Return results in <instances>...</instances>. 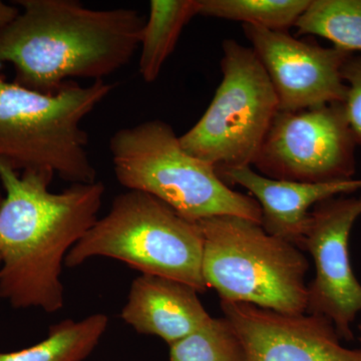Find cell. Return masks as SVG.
Masks as SVG:
<instances>
[{"mask_svg":"<svg viewBox=\"0 0 361 361\" xmlns=\"http://www.w3.org/2000/svg\"><path fill=\"white\" fill-rule=\"evenodd\" d=\"M54 175L18 172L0 161V298L16 310L58 312L65 305L66 255L99 219L101 180L49 190Z\"/></svg>","mask_w":361,"mask_h":361,"instance_id":"obj_1","label":"cell"},{"mask_svg":"<svg viewBox=\"0 0 361 361\" xmlns=\"http://www.w3.org/2000/svg\"><path fill=\"white\" fill-rule=\"evenodd\" d=\"M23 11L0 27V63L14 84L54 94L75 78L104 80L139 51L145 20L132 8L92 9L75 0H16Z\"/></svg>","mask_w":361,"mask_h":361,"instance_id":"obj_2","label":"cell"},{"mask_svg":"<svg viewBox=\"0 0 361 361\" xmlns=\"http://www.w3.org/2000/svg\"><path fill=\"white\" fill-rule=\"evenodd\" d=\"M113 90L104 80H75L42 94L0 75V161L18 172H51L71 184L96 182L82 123Z\"/></svg>","mask_w":361,"mask_h":361,"instance_id":"obj_3","label":"cell"},{"mask_svg":"<svg viewBox=\"0 0 361 361\" xmlns=\"http://www.w3.org/2000/svg\"><path fill=\"white\" fill-rule=\"evenodd\" d=\"M110 152L122 186L155 197L185 219L237 216L261 224L258 202L228 186L215 166L188 153L168 123L147 121L118 130Z\"/></svg>","mask_w":361,"mask_h":361,"instance_id":"obj_4","label":"cell"},{"mask_svg":"<svg viewBox=\"0 0 361 361\" xmlns=\"http://www.w3.org/2000/svg\"><path fill=\"white\" fill-rule=\"evenodd\" d=\"M198 224L204 239L202 273L221 301L286 314L307 312L310 263L301 249L237 216Z\"/></svg>","mask_w":361,"mask_h":361,"instance_id":"obj_5","label":"cell"},{"mask_svg":"<svg viewBox=\"0 0 361 361\" xmlns=\"http://www.w3.org/2000/svg\"><path fill=\"white\" fill-rule=\"evenodd\" d=\"M203 233L171 207L139 191L116 196L66 255L65 265L78 267L90 259H116L140 271L208 289L202 273Z\"/></svg>","mask_w":361,"mask_h":361,"instance_id":"obj_6","label":"cell"},{"mask_svg":"<svg viewBox=\"0 0 361 361\" xmlns=\"http://www.w3.org/2000/svg\"><path fill=\"white\" fill-rule=\"evenodd\" d=\"M222 49L219 87L180 142L216 169L251 167L279 111L276 92L253 49L235 39H226Z\"/></svg>","mask_w":361,"mask_h":361,"instance_id":"obj_7","label":"cell"},{"mask_svg":"<svg viewBox=\"0 0 361 361\" xmlns=\"http://www.w3.org/2000/svg\"><path fill=\"white\" fill-rule=\"evenodd\" d=\"M356 146L343 103L279 111L252 165L264 177L286 182L350 180Z\"/></svg>","mask_w":361,"mask_h":361,"instance_id":"obj_8","label":"cell"},{"mask_svg":"<svg viewBox=\"0 0 361 361\" xmlns=\"http://www.w3.org/2000/svg\"><path fill=\"white\" fill-rule=\"evenodd\" d=\"M361 216V195L334 197L313 207L299 249L313 258L316 274L308 284L307 312L329 319L339 337L355 338L353 323L361 312V284L349 258V236Z\"/></svg>","mask_w":361,"mask_h":361,"instance_id":"obj_9","label":"cell"},{"mask_svg":"<svg viewBox=\"0 0 361 361\" xmlns=\"http://www.w3.org/2000/svg\"><path fill=\"white\" fill-rule=\"evenodd\" d=\"M243 30L276 92L280 111L343 103L341 71L351 54L287 32L252 25H243Z\"/></svg>","mask_w":361,"mask_h":361,"instance_id":"obj_10","label":"cell"},{"mask_svg":"<svg viewBox=\"0 0 361 361\" xmlns=\"http://www.w3.org/2000/svg\"><path fill=\"white\" fill-rule=\"evenodd\" d=\"M221 307L243 342L248 361H361V349L344 348L336 327L323 316L223 301Z\"/></svg>","mask_w":361,"mask_h":361,"instance_id":"obj_11","label":"cell"},{"mask_svg":"<svg viewBox=\"0 0 361 361\" xmlns=\"http://www.w3.org/2000/svg\"><path fill=\"white\" fill-rule=\"evenodd\" d=\"M226 184L250 192L262 211L261 226L266 232L300 246L313 207L334 197L361 190V179L323 183L286 182L269 179L250 166L217 169Z\"/></svg>","mask_w":361,"mask_h":361,"instance_id":"obj_12","label":"cell"},{"mask_svg":"<svg viewBox=\"0 0 361 361\" xmlns=\"http://www.w3.org/2000/svg\"><path fill=\"white\" fill-rule=\"evenodd\" d=\"M198 294L178 280L141 274L130 285L121 318L137 334L159 337L170 346L212 318Z\"/></svg>","mask_w":361,"mask_h":361,"instance_id":"obj_13","label":"cell"},{"mask_svg":"<svg viewBox=\"0 0 361 361\" xmlns=\"http://www.w3.org/2000/svg\"><path fill=\"white\" fill-rule=\"evenodd\" d=\"M198 0H152L140 42L139 71L146 82H156L180 33L198 16Z\"/></svg>","mask_w":361,"mask_h":361,"instance_id":"obj_14","label":"cell"},{"mask_svg":"<svg viewBox=\"0 0 361 361\" xmlns=\"http://www.w3.org/2000/svg\"><path fill=\"white\" fill-rule=\"evenodd\" d=\"M109 317L96 313L84 319H66L52 325L47 338L11 353H0V361H84L108 329Z\"/></svg>","mask_w":361,"mask_h":361,"instance_id":"obj_15","label":"cell"},{"mask_svg":"<svg viewBox=\"0 0 361 361\" xmlns=\"http://www.w3.org/2000/svg\"><path fill=\"white\" fill-rule=\"evenodd\" d=\"M297 35L322 37L349 54H361V0H310Z\"/></svg>","mask_w":361,"mask_h":361,"instance_id":"obj_16","label":"cell"},{"mask_svg":"<svg viewBox=\"0 0 361 361\" xmlns=\"http://www.w3.org/2000/svg\"><path fill=\"white\" fill-rule=\"evenodd\" d=\"M310 0H198V16L239 21L274 32L295 26Z\"/></svg>","mask_w":361,"mask_h":361,"instance_id":"obj_17","label":"cell"},{"mask_svg":"<svg viewBox=\"0 0 361 361\" xmlns=\"http://www.w3.org/2000/svg\"><path fill=\"white\" fill-rule=\"evenodd\" d=\"M169 348L170 361H248L243 342L226 317L211 318Z\"/></svg>","mask_w":361,"mask_h":361,"instance_id":"obj_18","label":"cell"},{"mask_svg":"<svg viewBox=\"0 0 361 361\" xmlns=\"http://www.w3.org/2000/svg\"><path fill=\"white\" fill-rule=\"evenodd\" d=\"M341 73L346 85L344 110L356 144L361 146V54H351Z\"/></svg>","mask_w":361,"mask_h":361,"instance_id":"obj_19","label":"cell"},{"mask_svg":"<svg viewBox=\"0 0 361 361\" xmlns=\"http://www.w3.org/2000/svg\"><path fill=\"white\" fill-rule=\"evenodd\" d=\"M20 9L16 6L7 4L0 0V27L8 25L9 23L16 20V16L20 14Z\"/></svg>","mask_w":361,"mask_h":361,"instance_id":"obj_20","label":"cell"},{"mask_svg":"<svg viewBox=\"0 0 361 361\" xmlns=\"http://www.w3.org/2000/svg\"><path fill=\"white\" fill-rule=\"evenodd\" d=\"M357 329H358V339H360V341L361 342V323H360V325H358Z\"/></svg>","mask_w":361,"mask_h":361,"instance_id":"obj_21","label":"cell"},{"mask_svg":"<svg viewBox=\"0 0 361 361\" xmlns=\"http://www.w3.org/2000/svg\"><path fill=\"white\" fill-rule=\"evenodd\" d=\"M4 195L0 192V207H1L2 202H4Z\"/></svg>","mask_w":361,"mask_h":361,"instance_id":"obj_22","label":"cell"},{"mask_svg":"<svg viewBox=\"0 0 361 361\" xmlns=\"http://www.w3.org/2000/svg\"><path fill=\"white\" fill-rule=\"evenodd\" d=\"M0 265H1V259H0Z\"/></svg>","mask_w":361,"mask_h":361,"instance_id":"obj_23","label":"cell"}]
</instances>
